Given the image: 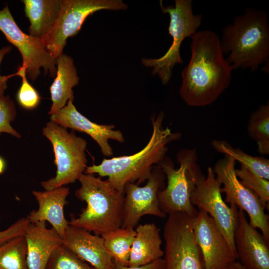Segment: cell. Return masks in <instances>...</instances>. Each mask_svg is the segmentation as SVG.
<instances>
[{
	"instance_id": "f546056e",
	"label": "cell",
	"mask_w": 269,
	"mask_h": 269,
	"mask_svg": "<svg viewBox=\"0 0 269 269\" xmlns=\"http://www.w3.org/2000/svg\"><path fill=\"white\" fill-rule=\"evenodd\" d=\"M16 114L14 103L9 96L0 93V135L2 133H7L17 138L20 134L11 126Z\"/></svg>"
},
{
	"instance_id": "ba28073f",
	"label": "cell",
	"mask_w": 269,
	"mask_h": 269,
	"mask_svg": "<svg viewBox=\"0 0 269 269\" xmlns=\"http://www.w3.org/2000/svg\"><path fill=\"white\" fill-rule=\"evenodd\" d=\"M122 0H63L54 24L41 38L49 54L57 59L63 53L68 38L76 35L86 18L101 10H126Z\"/></svg>"
},
{
	"instance_id": "d590c367",
	"label": "cell",
	"mask_w": 269,
	"mask_h": 269,
	"mask_svg": "<svg viewBox=\"0 0 269 269\" xmlns=\"http://www.w3.org/2000/svg\"><path fill=\"white\" fill-rule=\"evenodd\" d=\"M242 269H244V268L243 267Z\"/></svg>"
},
{
	"instance_id": "ffe728a7",
	"label": "cell",
	"mask_w": 269,
	"mask_h": 269,
	"mask_svg": "<svg viewBox=\"0 0 269 269\" xmlns=\"http://www.w3.org/2000/svg\"><path fill=\"white\" fill-rule=\"evenodd\" d=\"M131 250L128 266L138 267L162 258L160 229L154 223L137 225Z\"/></svg>"
},
{
	"instance_id": "e0dca14e",
	"label": "cell",
	"mask_w": 269,
	"mask_h": 269,
	"mask_svg": "<svg viewBox=\"0 0 269 269\" xmlns=\"http://www.w3.org/2000/svg\"><path fill=\"white\" fill-rule=\"evenodd\" d=\"M63 245L94 269H114V260L107 251L101 236L69 225Z\"/></svg>"
},
{
	"instance_id": "3957f363",
	"label": "cell",
	"mask_w": 269,
	"mask_h": 269,
	"mask_svg": "<svg viewBox=\"0 0 269 269\" xmlns=\"http://www.w3.org/2000/svg\"><path fill=\"white\" fill-rule=\"evenodd\" d=\"M224 55L233 70L257 71L269 60V21L268 13L248 7L236 16L222 30L220 38Z\"/></svg>"
},
{
	"instance_id": "277c9868",
	"label": "cell",
	"mask_w": 269,
	"mask_h": 269,
	"mask_svg": "<svg viewBox=\"0 0 269 269\" xmlns=\"http://www.w3.org/2000/svg\"><path fill=\"white\" fill-rule=\"evenodd\" d=\"M78 180L81 186L75 196L87 205L77 218L71 217L69 225L98 236L121 227L124 193L116 189L108 180L94 174L83 173Z\"/></svg>"
},
{
	"instance_id": "9a60e30c",
	"label": "cell",
	"mask_w": 269,
	"mask_h": 269,
	"mask_svg": "<svg viewBox=\"0 0 269 269\" xmlns=\"http://www.w3.org/2000/svg\"><path fill=\"white\" fill-rule=\"evenodd\" d=\"M238 261L244 269H269V241L239 209L234 234Z\"/></svg>"
},
{
	"instance_id": "cb8c5ba5",
	"label": "cell",
	"mask_w": 269,
	"mask_h": 269,
	"mask_svg": "<svg viewBox=\"0 0 269 269\" xmlns=\"http://www.w3.org/2000/svg\"><path fill=\"white\" fill-rule=\"evenodd\" d=\"M211 145L217 152L229 156L261 177L269 180V160L262 156L248 154L239 148H234L227 141L214 139Z\"/></svg>"
},
{
	"instance_id": "2e32d148",
	"label": "cell",
	"mask_w": 269,
	"mask_h": 269,
	"mask_svg": "<svg viewBox=\"0 0 269 269\" xmlns=\"http://www.w3.org/2000/svg\"><path fill=\"white\" fill-rule=\"evenodd\" d=\"M73 102L68 100L63 108L50 115L51 121L64 128L86 133L98 143L104 156H112L113 151L109 140L124 142L123 133L114 130V125H100L91 121L78 111Z\"/></svg>"
},
{
	"instance_id": "7a4b0ae2",
	"label": "cell",
	"mask_w": 269,
	"mask_h": 269,
	"mask_svg": "<svg viewBox=\"0 0 269 269\" xmlns=\"http://www.w3.org/2000/svg\"><path fill=\"white\" fill-rule=\"evenodd\" d=\"M164 114L161 111L151 117L152 132L147 144L140 151L130 155L104 158L98 164L87 166L85 174H98L108 177V181L116 189L124 193L126 185L134 183L139 185L148 178L153 167L166 156L167 145L179 139L181 134L172 132L162 123Z\"/></svg>"
},
{
	"instance_id": "83f0119b",
	"label": "cell",
	"mask_w": 269,
	"mask_h": 269,
	"mask_svg": "<svg viewBox=\"0 0 269 269\" xmlns=\"http://www.w3.org/2000/svg\"><path fill=\"white\" fill-rule=\"evenodd\" d=\"M236 173L242 184L254 192L267 207L269 203V181L254 173L248 168L241 166Z\"/></svg>"
},
{
	"instance_id": "d4e9b609",
	"label": "cell",
	"mask_w": 269,
	"mask_h": 269,
	"mask_svg": "<svg viewBox=\"0 0 269 269\" xmlns=\"http://www.w3.org/2000/svg\"><path fill=\"white\" fill-rule=\"evenodd\" d=\"M247 132L250 138L257 142L258 152L269 154V103L261 105L250 115Z\"/></svg>"
},
{
	"instance_id": "30bf717a",
	"label": "cell",
	"mask_w": 269,
	"mask_h": 269,
	"mask_svg": "<svg viewBox=\"0 0 269 269\" xmlns=\"http://www.w3.org/2000/svg\"><path fill=\"white\" fill-rule=\"evenodd\" d=\"M235 164L234 159L224 156L216 162L213 168L217 179L223 185L220 190L225 193L224 201L246 212L250 224L260 229L269 241V218L265 211L267 208L254 192L241 182L236 173Z\"/></svg>"
},
{
	"instance_id": "4fadbf2b",
	"label": "cell",
	"mask_w": 269,
	"mask_h": 269,
	"mask_svg": "<svg viewBox=\"0 0 269 269\" xmlns=\"http://www.w3.org/2000/svg\"><path fill=\"white\" fill-rule=\"evenodd\" d=\"M166 177L158 164L155 165L146 184L139 186L134 183L127 184L124 188L123 217L122 228H134L140 218L146 215L164 218L160 210L158 194L165 186Z\"/></svg>"
},
{
	"instance_id": "4316f807",
	"label": "cell",
	"mask_w": 269,
	"mask_h": 269,
	"mask_svg": "<svg viewBox=\"0 0 269 269\" xmlns=\"http://www.w3.org/2000/svg\"><path fill=\"white\" fill-rule=\"evenodd\" d=\"M45 269H94L62 245L57 247L53 252Z\"/></svg>"
},
{
	"instance_id": "7c38bea8",
	"label": "cell",
	"mask_w": 269,
	"mask_h": 269,
	"mask_svg": "<svg viewBox=\"0 0 269 269\" xmlns=\"http://www.w3.org/2000/svg\"><path fill=\"white\" fill-rule=\"evenodd\" d=\"M221 187V184L217 179L213 168L209 167L207 176L203 175L197 182L191 193L190 201L193 206L205 211L213 219L236 250L234 234L238 208L234 205H230V207L227 205L222 197Z\"/></svg>"
},
{
	"instance_id": "7402d4cb",
	"label": "cell",
	"mask_w": 269,
	"mask_h": 269,
	"mask_svg": "<svg viewBox=\"0 0 269 269\" xmlns=\"http://www.w3.org/2000/svg\"><path fill=\"white\" fill-rule=\"evenodd\" d=\"M25 15L30 21L29 35L41 38L51 28L63 0H23Z\"/></svg>"
},
{
	"instance_id": "ac0fdd59",
	"label": "cell",
	"mask_w": 269,
	"mask_h": 269,
	"mask_svg": "<svg viewBox=\"0 0 269 269\" xmlns=\"http://www.w3.org/2000/svg\"><path fill=\"white\" fill-rule=\"evenodd\" d=\"M69 192V188L65 186L51 190L33 191L38 208L31 211L26 217L29 223L47 221L63 239L69 226L64 214V207Z\"/></svg>"
},
{
	"instance_id": "5b68a950",
	"label": "cell",
	"mask_w": 269,
	"mask_h": 269,
	"mask_svg": "<svg viewBox=\"0 0 269 269\" xmlns=\"http://www.w3.org/2000/svg\"><path fill=\"white\" fill-rule=\"evenodd\" d=\"M195 149L183 148L177 154L179 168L174 167L172 160L165 156L158 164L167 179V185L158 194L159 206L165 214L183 213L195 216L198 210L190 201L195 185L203 175L197 163Z\"/></svg>"
},
{
	"instance_id": "8992f818",
	"label": "cell",
	"mask_w": 269,
	"mask_h": 269,
	"mask_svg": "<svg viewBox=\"0 0 269 269\" xmlns=\"http://www.w3.org/2000/svg\"><path fill=\"white\" fill-rule=\"evenodd\" d=\"M160 6L164 13L169 16L168 32L172 43L161 57L157 58H142V64L152 68L151 74L157 75L163 85L170 81L172 70L177 64H183L180 47L183 41L191 37L200 26L202 15L193 13L192 0H175L174 5L164 6L160 0Z\"/></svg>"
},
{
	"instance_id": "8fae6325",
	"label": "cell",
	"mask_w": 269,
	"mask_h": 269,
	"mask_svg": "<svg viewBox=\"0 0 269 269\" xmlns=\"http://www.w3.org/2000/svg\"><path fill=\"white\" fill-rule=\"evenodd\" d=\"M0 30L19 51L22 58L21 66L25 68L30 79L36 80L42 67L45 74L55 76L56 59L47 51L41 38L27 34L19 28L7 5L0 10Z\"/></svg>"
},
{
	"instance_id": "6da1fadb",
	"label": "cell",
	"mask_w": 269,
	"mask_h": 269,
	"mask_svg": "<svg viewBox=\"0 0 269 269\" xmlns=\"http://www.w3.org/2000/svg\"><path fill=\"white\" fill-rule=\"evenodd\" d=\"M190 38L191 57L181 72L179 93L188 106L204 107L215 102L229 87L233 69L216 33L200 30Z\"/></svg>"
},
{
	"instance_id": "d6a6232c",
	"label": "cell",
	"mask_w": 269,
	"mask_h": 269,
	"mask_svg": "<svg viewBox=\"0 0 269 269\" xmlns=\"http://www.w3.org/2000/svg\"><path fill=\"white\" fill-rule=\"evenodd\" d=\"M11 49L10 46L3 47L0 49V65L4 56L9 53ZM7 76H1L0 74V93L4 94V91L7 88V81L8 79Z\"/></svg>"
},
{
	"instance_id": "44dd1931",
	"label": "cell",
	"mask_w": 269,
	"mask_h": 269,
	"mask_svg": "<svg viewBox=\"0 0 269 269\" xmlns=\"http://www.w3.org/2000/svg\"><path fill=\"white\" fill-rule=\"evenodd\" d=\"M56 77L50 87L52 105L48 114H55L69 100L74 101L72 89L78 84L79 77L73 59L62 53L56 59Z\"/></svg>"
},
{
	"instance_id": "5bb4252c",
	"label": "cell",
	"mask_w": 269,
	"mask_h": 269,
	"mask_svg": "<svg viewBox=\"0 0 269 269\" xmlns=\"http://www.w3.org/2000/svg\"><path fill=\"white\" fill-rule=\"evenodd\" d=\"M192 226L204 269H225L238 260L236 250L206 212L198 210L192 218Z\"/></svg>"
},
{
	"instance_id": "1f68e13d",
	"label": "cell",
	"mask_w": 269,
	"mask_h": 269,
	"mask_svg": "<svg viewBox=\"0 0 269 269\" xmlns=\"http://www.w3.org/2000/svg\"><path fill=\"white\" fill-rule=\"evenodd\" d=\"M114 269H165L164 261L163 258L146 265L134 267L124 266L114 261Z\"/></svg>"
},
{
	"instance_id": "836d02e7",
	"label": "cell",
	"mask_w": 269,
	"mask_h": 269,
	"mask_svg": "<svg viewBox=\"0 0 269 269\" xmlns=\"http://www.w3.org/2000/svg\"><path fill=\"white\" fill-rule=\"evenodd\" d=\"M242 268H243V266L241 265L240 263L237 260L236 262L231 264L225 269H242Z\"/></svg>"
},
{
	"instance_id": "52a82bcc",
	"label": "cell",
	"mask_w": 269,
	"mask_h": 269,
	"mask_svg": "<svg viewBox=\"0 0 269 269\" xmlns=\"http://www.w3.org/2000/svg\"><path fill=\"white\" fill-rule=\"evenodd\" d=\"M42 134L52 145L57 170L55 177L41 182V186L51 190L74 183L87 167V142L52 121L46 124Z\"/></svg>"
},
{
	"instance_id": "484cf974",
	"label": "cell",
	"mask_w": 269,
	"mask_h": 269,
	"mask_svg": "<svg viewBox=\"0 0 269 269\" xmlns=\"http://www.w3.org/2000/svg\"><path fill=\"white\" fill-rule=\"evenodd\" d=\"M0 269H28L27 246L24 235L0 246Z\"/></svg>"
},
{
	"instance_id": "4dcf8cb0",
	"label": "cell",
	"mask_w": 269,
	"mask_h": 269,
	"mask_svg": "<svg viewBox=\"0 0 269 269\" xmlns=\"http://www.w3.org/2000/svg\"><path fill=\"white\" fill-rule=\"evenodd\" d=\"M29 224L27 217L21 218L5 230L0 231V246L15 237L24 235Z\"/></svg>"
},
{
	"instance_id": "603a6c76",
	"label": "cell",
	"mask_w": 269,
	"mask_h": 269,
	"mask_svg": "<svg viewBox=\"0 0 269 269\" xmlns=\"http://www.w3.org/2000/svg\"><path fill=\"white\" fill-rule=\"evenodd\" d=\"M135 235L134 228L120 227L101 236L107 251L113 260L123 266H128Z\"/></svg>"
},
{
	"instance_id": "9c48e42d",
	"label": "cell",
	"mask_w": 269,
	"mask_h": 269,
	"mask_svg": "<svg viewBox=\"0 0 269 269\" xmlns=\"http://www.w3.org/2000/svg\"><path fill=\"white\" fill-rule=\"evenodd\" d=\"M192 218L183 213L168 214L163 230L165 269H204Z\"/></svg>"
},
{
	"instance_id": "d6986e66",
	"label": "cell",
	"mask_w": 269,
	"mask_h": 269,
	"mask_svg": "<svg viewBox=\"0 0 269 269\" xmlns=\"http://www.w3.org/2000/svg\"><path fill=\"white\" fill-rule=\"evenodd\" d=\"M24 236L27 246L28 269H45L51 255L63 239L52 227L41 221L28 224Z\"/></svg>"
},
{
	"instance_id": "e575fe53",
	"label": "cell",
	"mask_w": 269,
	"mask_h": 269,
	"mask_svg": "<svg viewBox=\"0 0 269 269\" xmlns=\"http://www.w3.org/2000/svg\"><path fill=\"white\" fill-rule=\"evenodd\" d=\"M5 162L4 159L0 156V174H2L5 168Z\"/></svg>"
},
{
	"instance_id": "f1b7e54d",
	"label": "cell",
	"mask_w": 269,
	"mask_h": 269,
	"mask_svg": "<svg viewBox=\"0 0 269 269\" xmlns=\"http://www.w3.org/2000/svg\"><path fill=\"white\" fill-rule=\"evenodd\" d=\"M8 76L9 78L14 76L21 77L22 83L16 94V100L20 106L27 110L37 107L40 103V97L27 81L25 68L21 66L15 73Z\"/></svg>"
}]
</instances>
